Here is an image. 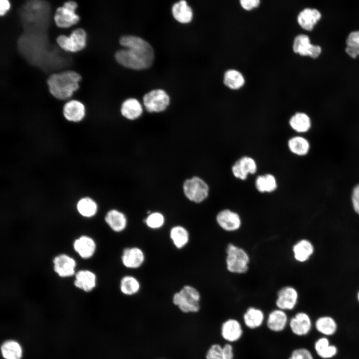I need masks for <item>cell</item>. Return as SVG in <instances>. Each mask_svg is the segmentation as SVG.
Masks as SVG:
<instances>
[{"label": "cell", "instance_id": "6da1fadb", "mask_svg": "<svg viewBox=\"0 0 359 359\" xmlns=\"http://www.w3.org/2000/svg\"><path fill=\"white\" fill-rule=\"evenodd\" d=\"M119 42L127 49H120L116 52L115 57L118 63L135 70H143L151 66L154 59V51L149 42L134 35L123 36Z\"/></svg>", "mask_w": 359, "mask_h": 359}, {"label": "cell", "instance_id": "7a4b0ae2", "mask_svg": "<svg viewBox=\"0 0 359 359\" xmlns=\"http://www.w3.org/2000/svg\"><path fill=\"white\" fill-rule=\"evenodd\" d=\"M81 79L79 74L68 70L50 75L47 80L50 93L56 98L65 100L70 98L79 88Z\"/></svg>", "mask_w": 359, "mask_h": 359}, {"label": "cell", "instance_id": "3957f363", "mask_svg": "<svg viewBox=\"0 0 359 359\" xmlns=\"http://www.w3.org/2000/svg\"><path fill=\"white\" fill-rule=\"evenodd\" d=\"M50 264L51 273L62 281H71L79 268L76 258L68 251H60L54 254Z\"/></svg>", "mask_w": 359, "mask_h": 359}, {"label": "cell", "instance_id": "277c9868", "mask_svg": "<svg viewBox=\"0 0 359 359\" xmlns=\"http://www.w3.org/2000/svg\"><path fill=\"white\" fill-rule=\"evenodd\" d=\"M98 243L93 235L82 232L74 236L70 243V250L83 261L90 262L98 251Z\"/></svg>", "mask_w": 359, "mask_h": 359}, {"label": "cell", "instance_id": "5b68a950", "mask_svg": "<svg viewBox=\"0 0 359 359\" xmlns=\"http://www.w3.org/2000/svg\"><path fill=\"white\" fill-rule=\"evenodd\" d=\"M225 252V265L229 272L240 275L248 271L250 258L244 249L230 243L226 247Z\"/></svg>", "mask_w": 359, "mask_h": 359}, {"label": "cell", "instance_id": "8992f818", "mask_svg": "<svg viewBox=\"0 0 359 359\" xmlns=\"http://www.w3.org/2000/svg\"><path fill=\"white\" fill-rule=\"evenodd\" d=\"M200 294L195 287L186 285L176 293L173 303L184 313L197 312L200 309Z\"/></svg>", "mask_w": 359, "mask_h": 359}, {"label": "cell", "instance_id": "52a82bcc", "mask_svg": "<svg viewBox=\"0 0 359 359\" xmlns=\"http://www.w3.org/2000/svg\"><path fill=\"white\" fill-rule=\"evenodd\" d=\"M182 189L186 198L196 203L202 202L209 194L208 184L203 180L197 176L185 180Z\"/></svg>", "mask_w": 359, "mask_h": 359}, {"label": "cell", "instance_id": "ba28073f", "mask_svg": "<svg viewBox=\"0 0 359 359\" xmlns=\"http://www.w3.org/2000/svg\"><path fill=\"white\" fill-rule=\"evenodd\" d=\"M73 287L85 293L93 292L98 283V277L96 271L91 268H78L73 279L69 281Z\"/></svg>", "mask_w": 359, "mask_h": 359}, {"label": "cell", "instance_id": "9c48e42d", "mask_svg": "<svg viewBox=\"0 0 359 359\" xmlns=\"http://www.w3.org/2000/svg\"><path fill=\"white\" fill-rule=\"evenodd\" d=\"M77 7L76 2L70 0L58 7L54 15L56 25L61 28H68L76 24L80 19L79 15L75 13Z\"/></svg>", "mask_w": 359, "mask_h": 359}, {"label": "cell", "instance_id": "30bf717a", "mask_svg": "<svg viewBox=\"0 0 359 359\" xmlns=\"http://www.w3.org/2000/svg\"><path fill=\"white\" fill-rule=\"evenodd\" d=\"M288 327L294 336L304 337L311 333L314 328V322L308 313L299 311L289 318Z\"/></svg>", "mask_w": 359, "mask_h": 359}, {"label": "cell", "instance_id": "8fae6325", "mask_svg": "<svg viewBox=\"0 0 359 359\" xmlns=\"http://www.w3.org/2000/svg\"><path fill=\"white\" fill-rule=\"evenodd\" d=\"M86 33L81 28L72 31L69 36L60 35L56 38L58 45L66 51L75 52L83 49L86 45Z\"/></svg>", "mask_w": 359, "mask_h": 359}, {"label": "cell", "instance_id": "7c38bea8", "mask_svg": "<svg viewBox=\"0 0 359 359\" xmlns=\"http://www.w3.org/2000/svg\"><path fill=\"white\" fill-rule=\"evenodd\" d=\"M170 98L166 92L161 89H155L146 94L143 103L149 112H161L165 111L169 105Z\"/></svg>", "mask_w": 359, "mask_h": 359}, {"label": "cell", "instance_id": "4fadbf2b", "mask_svg": "<svg viewBox=\"0 0 359 359\" xmlns=\"http://www.w3.org/2000/svg\"><path fill=\"white\" fill-rule=\"evenodd\" d=\"M244 334L243 325L235 318L225 320L220 327V335L225 343L234 344L239 341Z\"/></svg>", "mask_w": 359, "mask_h": 359}, {"label": "cell", "instance_id": "5bb4252c", "mask_svg": "<svg viewBox=\"0 0 359 359\" xmlns=\"http://www.w3.org/2000/svg\"><path fill=\"white\" fill-rule=\"evenodd\" d=\"M299 300V293L295 288L291 286L281 287L277 292L275 302L276 308L286 312L295 309Z\"/></svg>", "mask_w": 359, "mask_h": 359}, {"label": "cell", "instance_id": "9a60e30c", "mask_svg": "<svg viewBox=\"0 0 359 359\" xmlns=\"http://www.w3.org/2000/svg\"><path fill=\"white\" fill-rule=\"evenodd\" d=\"M215 220L221 229L229 232L238 231L242 223L237 212L227 208L219 211L216 215Z\"/></svg>", "mask_w": 359, "mask_h": 359}, {"label": "cell", "instance_id": "2e32d148", "mask_svg": "<svg viewBox=\"0 0 359 359\" xmlns=\"http://www.w3.org/2000/svg\"><path fill=\"white\" fill-rule=\"evenodd\" d=\"M289 321L287 312L276 308L269 312L266 317L265 324L270 332L280 333L288 327Z\"/></svg>", "mask_w": 359, "mask_h": 359}, {"label": "cell", "instance_id": "e0dca14e", "mask_svg": "<svg viewBox=\"0 0 359 359\" xmlns=\"http://www.w3.org/2000/svg\"><path fill=\"white\" fill-rule=\"evenodd\" d=\"M293 50L301 55H309L314 58L318 57L322 52L321 47L312 44L309 37L305 34H300L295 37Z\"/></svg>", "mask_w": 359, "mask_h": 359}, {"label": "cell", "instance_id": "ac0fdd59", "mask_svg": "<svg viewBox=\"0 0 359 359\" xmlns=\"http://www.w3.org/2000/svg\"><path fill=\"white\" fill-rule=\"evenodd\" d=\"M121 260L126 268L135 269L140 268L144 264L145 255L144 251L138 247H127L122 251Z\"/></svg>", "mask_w": 359, "mask_h": 359}, {"label": "cell", "instance_id": "d6986e66", "mask_svg": "<svg viewBox=\"0 0 359 359\" xmlns=\"http://www.w3.org/2000/svg\"><path fill=\"white\" fill-rule=\"evenodd\" d=\"M266 316L264 311L260 308L248 307L242 315V321L244 326L250 330H255L261 328L265 322Z\"/></svg>", "mask_w": 359, "mask_h": 359}, {"label": "cell", "instance_id": "ffe728a7", "mask_svg": "<svg viewBox=\"0 0 359 359\" xmlns=\"http://www.w3.org/2000/svg\"><path fill=\"white\" fill-rule=\"evenodd\" d=\"M104 221L110 229L116 233L123 232L128 225L126 215L117 209L107 211L104 217Z\"/></svg>", "mask_w": 359, "mask_h": 359}, {"label": "cell", "instance_id": "44dd1931", "mask_svg": "<svg viewBox=\"0 0 359 359\" xmlns=\"http://www.w3.org/2000/svg\"><path fill=\"white\" fill-rule=\"evenodd\" d=\"M314 328L321 336L328 338L335 336L339 328L336 319L331 315L318 317L314 322Z\"/></svg>", "mask_w": 359, "mask_h": 359}, {"label": "cell", "instance_id": "7402d4cb", "mask_svg": "<svg viewBox=\"0 0 359 359\" xmlns=\"http://www.w3.org/2000/svg\"><path fill=\"white\" fill-rule=\"evenodd\" d=\"M314 350L316 355L321 359H333L339 353V348L332 344L329 338L321 336L314 342Z\"/></svg>", "mask_w": 359, "mask_h": 359}, {"label": "cell", "instance_id": "603a6c76", "mask_svg": "<svg viewBox=\"0 0 359 359\" xmlns=\"http://www.w3.org/2000/svg\"><path fill=\"white\" fill-rule=\"evenodd\" d=\"M257 170L255 161L249 157H243L232 167V172L237 179L244 180L248 174H254Z\"/></svg>", "mask_w": 359, "mask_h": 359}, {"label": "cell", "instance_id": "cb8c5ba5", "mask_svg": "<svg viewBox=\"0 0 359 359\" xmlns=\"http://www.w3.org/2000/svg\"><path fill=\"white\" fill-rule=\"evenodd\" d=\"M76 208L78 215L84 221H92V219L96 216L98 212L97 202L88 196L79 199L77 202Z\"/></svg>", "mask_w": 359, "mask_h": 359}, {"label": "cell", "instance_id": "d4e9b609", "mask_svg": "<svg viewBox=\"0 0 359 359\" xmlns=\"http://www.w3.org/2000/svg\"><path fill=\"white\" fill-rule=\"evenodd\" d=\"M233 344L214 343L210 346L205 355L206 359H234Z\"/></svg>", "mask_w": 359, "mask_h": 359}, {"label": "cell", "instance_id": "484cf974", "mask_svg": "<svg viewBox=\"0 0 359 359\" xmlns=\"http://www.w3.org/2000/svg\"><path fill=\"white\" fill-rule=\"evenodd\" d=\"M322 16L320 11L315 8L306 7L298 14L297 21L303 29L311 30Z\"/></svg>", "mask_w": 359, "mask_h": 359}, {"label": "cell", "instance_id": "4316f807", "mask_svg": "<svg viewBox=\"0 0 359 359\" xmlns=\"http://www.w3.org/2000/svg\"><path fill=\"white\" fill-rule=\"evenodd\" d=\"M63 115L68 121L77 122L82 120L85 115L83 104L77 100H71L63 107Z\"/></svg>", "mask_w": 359, "mask_h": 359}, {"label": "cell", "instance_id": "83f0119b", "mask_svg": "<svg viewBox=\"0 0 359 359\" xmlns=\"http://www.w3.org/2000/svg\"><path fill=\"white\" fill-rule=\"evenodd\" d=\"M314 250L312 243L305 239L298 241L292 247L295 260L301 263L307 261L313 254Z\"/></svg>", "mask_w": 359, "mask_h": 359}, {"label": "cell", "instance_id": "f1b7e54d", "mask_svg": "<svg viewBox=\"0 0 359 359\" xmlns=\"http://www.w3.org/2000/svg\"><path fill=\"white\" fill-rule=\"evenodd\" d=\"M143 107L139 101L135 98H129L125 100L121 107L122 115L130 120L139 118L143 113Z\"/></svg>", "mask_w": 359, "mask_h": 359}, {"label": "cell", "instance_id": "f546056e", "mask_svg": "<svg viewBox=\"0 0 359 359\" xmlns=\"http://www.w3.org/2000/svg\"><path fill=\"white\" fill-rule=\"evenodd\" d=\"M169 235L174 245L178 249L184 248L189 242V232L183 226L178 225L172 227Z\"/></svg>", "mask_w": 359, "mask_h": 359}, {"label": "cell", "instance_id": "4dcf8cb0", "mask_svg": "<svg viewBox=\"0 0 359 359\" xmlns=\"http://www.w3.org/2000/svg\"><path fill=\"white\" fill-rule=\"evenodd\" d=\"M172 13L174 18L182 23L190 22L193 17L191 8L184 0H180L174 4L172 7Z\"/></svg>", "mask_w": 359, "mask_h": 359}, {"label": "cell", "instance_id": "1f68e13d", "mask_svg": "<svg viewBox=\"0 0 359 359\" xmlns=\"http://www.w3.org/2000/svg\"><path fill=\"white\" fill-rule=\"evenodd\" d=\"M291 127L298 133H305L311 127V121L309 116L303 112H297L289 120Z\"/></svg>", "mask_w": 359, "mask_h": 359}, {"label": "cell", "instance_id": "d6a6232c", "mask_svg": "<svg viewBox=\"0 0 359 359\" xmlns=\"http://www.w3.org/2000/svg\"><path fill=\"white\" fill-rule=\"evenodd\" d=\"M223 83L229 88L237 90L244 85L245 78L239 71L235 69H230L226 70L224 74Z\"/></svg>", "mask_w": 359, "mask_h": 359}, {"label": "cell", "instance_id": "836d02e7", "mask_svg": "<svg viewBox=\"0 0 359 359\" xmlns=\"http://www.w3.org/2000/svg\"><path fill=\"white\" fill-rule=\"evenodd\" d=\"M1 353L5 359H21L22 349L20 345L16 341L8 340L1 345Z\"/></svg>", "mask_w": 359, "mask_h": 359}, {"label": "cell", "instance_id": "e575fe53", "mask_svg": "<svg viewBox=\"0 0 359 359\" xmlns=\"http://www.w3.org/2000/svg\"><path fill=\"white\" fill-rule=\"evenodd\" d=\"M288 146L290 151L300 156L306 155L310 150L308 141L301 136H295L288 141Z\"/></svg>", "mask_w": 359, "mask_h": 359}, {"label": "cell", "instance_id": "d590c367", "mask_svg": "<svg viewBox=\"0 0 359 359\" xmlns=\"http://www.w3.org/2000/svg\"><path fill=\"white\" fill-rule=\"evenodd\" d=\"M255 186L260 192H271L277 188L276 180L271 174L259 176L255 180Z\"/></svg>", "mask_w": 359, "mask_h": 359}, {"label": "cell", "instance_id": "8d00e7d4", "mask_svg": "<svg viewBox=\"0 0 359 359\" xmlns=\"http://www.w3.org/2000/svg\"><path fill=\"white\" fill-rule=\"evenodd\" d=\"M140 287L139 281L133 276L126 275L120 280V291L126 295H133L136 294L140 290Z\"/></svg>", "mask_w": 359, "mask_h": 359}, {"label": "cell", "instance_id": "74e56055", "mask_svg": "<svg viewBox=\"0 0 359 359\" xmlns=\"http://www.w3.org/2000/svg\"><path fill=\"white\" fill-rule=\"evenodd\" d=\"M345 51L352 58L359 56V30L351 32L346 39Z\"/></svg>", "mask_w": 359, "mask_h": 359}, {"label": "cell", "instance_id": "f35d334b", "mask_svg": "<svg viewBox=\"0 0 359 359\" xmlns=\"http://www.w3.org/2000/svg\"><path fill=\"white\" fill-rule=\"evenodd\" d=\"M144 222L149 228L158 229L162 227L165 223V217L159 211L151 212L144 220Z\"/></svg>", "mask_w": 359, "mask_h": 359}, {"label": "cell", "instance_id": "ab89813d", "mask_svg": "<svg viewBox=\"0 0 359 359\" xmlns=\"http://www.w3.org/2000/svg\"><path fill=\"white\" fill-rule=\"evenodd\" d=\"M287 359H315V358L308 348L301 347L293 349Z\"/></svg>", "mask_w": 359, "mask_h": 359}, {"label": "cell", "instance_id": "60d3db41", "mask_svg": "<svg viewBox=\"0 0 359 359\" xmlns=\"http://www.w3.org/2000/svg\"><path fill=\"white\" fill-rule=\"evenodd\" d=\"M352 202L355 211L359 215V183L356 185L353 188Z\"/></svg>", "mask_w": 359, "mask_h": 359}, {"label": "cell", "instance_id": "b9f144b4", "mask_svg": "<svg viewBox=\"0 0 359 359\" xmlns=\"http://www.w3.org/2000/svg\"><path fill=\"white\" fill-rule=\"evenodd\" d=\"M259 0H240V3L243 8L247 10L256 8L260 4Z\"/></svg>", "mask_w": 359, "mask_h": 359}, {"label": "cell", "instance_id": "7bdbcfd3", "mask_svg": "<svg viewBox=\"0 0 359 359\" xmlns=\"http://www.w3.org/2000/svg\"><path fill=\"white\" fill-rule=\"evenodd\" d=\"M10 8V3L7 0H1L0 1V15L5 14Z\"/></svg>", "mask_w": 359, "mask_h": 359}, {"label": "cell", "instance_id": "ee69618b", "mask_svg": "<svg viewBox=\"0 0 359 359\" xmlns=\"http://www.w3.org/2000/svg\"><path fill=\"white\" fill-rule=\"evenodd\" d=\"M357 300L358 303H359V291H358L357 295Z\"/></svg>", "mask_w": 359, "mask_h": 359}]
</instances>
